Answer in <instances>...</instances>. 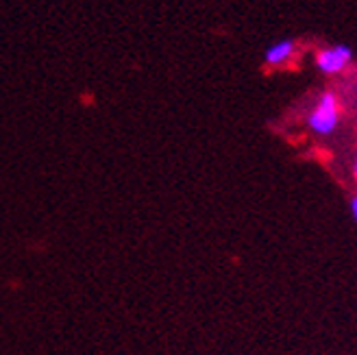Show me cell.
Masks as SVG:
<instances>
[{"instance_id":"cell-3","label":"cell","mask_w":357,"mask_h":355,"mask_svg":"<svg viewBox=\"0 0 357 355\" xmlns=\"http://www.w3.org/2000/svg\"><path fill=\"white\" fill-rule=\"evenodd\" d=\"M296 55V42L294 40H279L273 46H268L264 52V63L268 68H281L290 63Z\"/></svg>"},{"instance_id":"cell-1","label":"cell","mask_w":357,"mask_h":355,"mask_svg":"<svg viewBox=\"0 0 357 355\" xmlns=\"http://www.w3.org/2000/svg\"><path fill=\"white\" fill-rule=\"evenodd\" d=\"M337 124H340V103L333 92H325L318 98L316 107L307 116V127L314 135L327 137L335 133Z\"/></svg>"},{"instance_id":"cell-5","label":"cell","mask_w":357,"mask_h":355,"mask_svg":"<svg viewBox=\"0 0 357 355\" xmlns=\"http://www.w3.org/2000/svg\"><path fill=\"white\" fill-rule=\"evenodd\" d=\"M353 172H355V176H357V159H355V166H353Z\"/></svg>"},{"instance_id":"cell-2","label":"cell","mask_w":357,"mask_h":355,"mask_svg":"<svg viewBox=\"0 0 357 355\" xmlns=\"http://www.w3.org/2000/svg\"><path fill=\"white\" fill-rule=\"evenodd\" d=\"M353 61V48L347 44H333L325 46L316 52V68L323 73L325 77L340 75L351 66Z\"/></svg>"},{"instance_id":"cell-4","label":"cell","mask_w":357,"mask_h":355,"mask_svg":"<svg viewBox=\"0 0 357 355\" xmlns=\"http://www.w3.org/2000/svg\"><path fill=\"white\" fill-rule=\"evenodd\" d=\"M351 214H353V218H355V222H357V194L351 199Z\"/></svg>"}]
</instances>
